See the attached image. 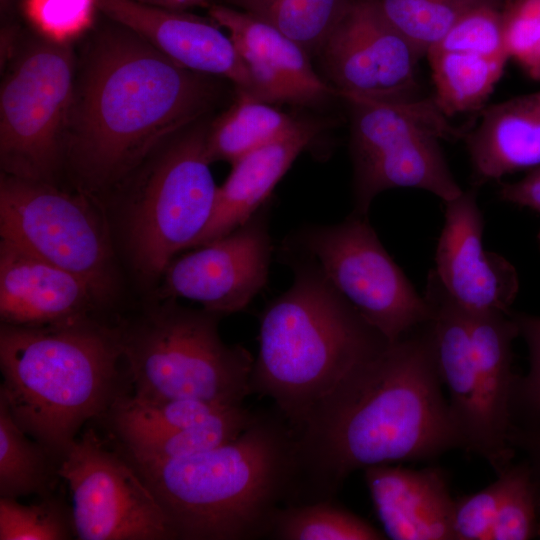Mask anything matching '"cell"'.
<instances>
[{
  "instance_id": "1",
  "label": "cell",
  "mask_w": 540,
  "mask_h": 540,
  "mask_svg": "<svg viewBox=\"0 0 540 540\" xmlns=\"http://www.w3.org/2000/svg\"><path fill=\"white\" fill-rule=\"evenodd\" d=\"M429 320L352 370L297 432L299 503L328 499L355 470L460 448Z\"/></svg>"
},
{
  "instance_id": "2",
  "label": "cell",
  "mask_w": 540,
  "mask_h": 540,
  "mask_svg": "<svg viewBox=\"0 0 540 540\" xmlns=\"http://www.w3.org/2000/svg\"><path fill=\"white\" fill-rule=\"evenodd\" d=\"M78 76L65 163L90 195L121 186L219 96L214 77L180 66L119 24L94 37Z\"/></svg>"
},
{
  "instance_id": "3",
  "label": "cell",
  "mask_w": 540,
  "mask_h": 540,
  "mask_svg": "<svg viewBox=\"0 0 540 540\" xmlns=\"http://www.w3.org/2000/svg\"><path fill=\"white\" fill-rule=\"evenodd\" d=\"M296 434L283 416L254 414L234 440L189 457L125 456L168 516L178 539L269 536L280 504L298 496Z\"/></svg>"
},
{
  "instance_id": "4",
  "label": "cell",
  "mask_w": 540,
  "mask_h": 540,
  "mask_svg": "<svg viewBox=\"0 0 540 540\" xmlns=\"http://www.w3.org/2000/svg\"><path fill=\"white\" fill-rule=\"evenodd\" d=\"M279 254L293 281L260 316L250 389L273 400L297 433L319 403L389 341L311 257L283 247Z\"/></svg>"
},
{
  "instance_id": "5",
  "label": "cell",
  "mask_w": 540,
  "mask_h": 540,
  "mask_svg": "<svg viewBox=\"0 0 540 540\" xmlns=\"http://www.w3.org/2000/svg\"><path fill=\"white\" fill-rule=\"evenodd\" d=\"M0 369V396L12 417L58 463L86 422L132 393L116 323L96 317L1 323Z\"/></svg>"
},
{
  "instance_id": "6",
  "label": "cell",
  "mask_w": 540,
  "mask_h": 540,
  "mask_svg": "<svg viewBox=\"0 0 540 540\" xmlns=\"http://www.w3.org/2000/svg\"><path fill=\"white\" fill-rule=\"evenodd\" d=\"M423 295L430 309L437 369L449 391L460 448L481 456L499 474L515 455L509 434L517 379L512 345L519 330L512 311H465L433 269Z\"/></svg>"
},
{
  "instance_id": "7",
  "label": "cell",
  "mask_w": 540,
  "mask_h": 540,
  "mask_svg": "<svg viewBox=\"0 0 540 540\" xmlns=\"http://www.w3.org/2000/svg\"><path fill=\"white\" fill-rule=\"evenodd\" d=\"M222 317L167 299L134 319L115 322L132 395L242 405L251 393L254 358L243 346L221 339Z\"/></svg>"
},
{
  "instance_id": "8",
  "label": "cell",
  "mask_w": 540,
  "mask_h": 540,
  "mask_svg": "<svg viewBox=\"0 0 540 540\" xmlns=\"http://www.w3.org/2000/svg\"><path fill=\"white\" fill-rule=\"evenodd\" d=\"M207 130L197 121L178 132L122 184L129 188L122 210L125 248L144 281L161 278L210 220L217 186Z\"/></svg>"
},
{
  "instance_id": "9",
  "label": "cell",
  "mask_w": 540,
  "mask_h": 540,
  "mask_svg": "<svg viewBox=\"0 0 540 540\" xmlns=\"http://www.w3.org/2000/svg\"><path fill=\"white\" fill-rule=\"evenodd\" d=\"M341 98L349 103L352 116V213L368 217L374 198L393 188L426 190L444 202L463 192L439 143L459 138L461 132L450 125L435 101Z\"/></svg>"
},
{
  "instance_id": "10",
  "label": "cell",
  "mask_w": 540,
  "mask_h": 540,
  "mask_svg": "<svg viewBox=\"0 0 540 540\" xmlns=\"http://www.w3.org/2000/svg\"><path fill=\"white\" fill-rule=\"evenodd\" d=\"M0 240L84 280L101 304L116 292L115 255L100 208L86 192L1 174Z\"/></svg>"
},
{
  "instance_id": "11",
  "label": "cell",
  "mask_w": 540,
  "mask_h": 540,
  "mask_svg": "<svg viewBox=\"0 0 540 540\" xmlns=\"http://www.w3.org/2000/svg\"><path fill=\"white\" fill-rule=\"evenodd\" d=\"M75 82L70 44L40 38L24 47L1 86L3 174L54 183L65 163Z\"/></svg>"
},
{
  "instance_id": "12",
  "label": "cell",
  "mask_w": 540,
  "mask_h": 540,
  "mask_svg": "<svg viewBox=\"0 0 540 540\" xmlns=\"http://www.w3.org/2000/svg\"><path fill=\"white\" fill-rule=\"evenodd\" d=\"M281 247L311 257L333 286L389 342L430 319V309L386 251L368 217L351 213L328 225H306Z\"/></svg>"
},
{
  "instance_id": "13",
  "label": "cell",
  "mask_w": 540,
  "mask_h": 540,
  "mask_svg": "<svg viewBox=\"0 0 540 540\" xmlns=\"http://www.w3.org/2000/svg\"><path fill=\"white\" fill-rule=\"evenodd\" d=\"M116 448V447H115ZM79 540H175L163 508L125 456L88 427L59 460Z\"/></svg>"
},
{
  "instance_id": "14",
  "label": "cell",
  "mask_w": 540,
  "mask_h": 540,
  "mask_svg": "<svg viewBox=\"0 0 540 540\" xmlns=\"http://www.w3.org/2000/svg\"><path fill=\"white\" fill-rule=\"evenodd\" d=\"M270 203L229 234L174 258L162 275L163 299H187L226 316L244 310L269 278Z\"/></svg>"
},
{
  "instance_id": "15",
  "label": "cell",
  "mask_w": 540,
  "mask_h": 540,
  "mask_svg": "<svg viewBox=\"0 0 540 540\" xmlns=\"http://www.w3.org/2000/svg\"><path fill=\"white\" fill-rule=\"evenodd\" d=\"M319 54L338 96L375 99L409 98L421 58L372 0H351Z\"/></svg>"
},
{
  "instance_id": "16",
  "label": "cell",
  "mask_w": 540,
  "mask_h": 540,
  "mask_svg": "<svg viewBox=\"0 0 540 540\" xmlns=\"http://www.w3.org/2000/svg\"><path fill=\"white\" fill-rule=\"evenodd\" d=\"M436 252V276L465 311L509 312L519 290L515 267L483 245L484 220L475 190L444 202Z\"/></svg>"
},
{
  "instance_id": "17",
  "label": "cell",
  "mask_w": 540,
  "mask_h": 540,
  "mask_svg": "<svg viewBox=\"0 0 540 540\" xmlns=\"http://www.w3.org/2000/svg\"><path fill=\"white\" fill-rule=\"evenodd\" d=\"M97 5L110 19L144 38L180 66L227 79L236 93L260 99L232 39L212 19L133 0H97Z\"/></svg>"
},
{
  "instance_id": "18",
  "label": "cell",
  "mask_w": 540,
  "mask_h": 540,
  "mask_svg": "<svg viewBox=\"0 0 540 540\" xmlns=\"http://www.w3.org/2000/svg\"><path fill=\"white\" fill-rule=\"evenodd\" d=\"M209 15L227 30L262 101L313 106L338 96L314 71L310 55L276 28L224 5H212Z\"/></svg>"
},
{
  "instance_id": "19",
  "label": "cell",
  "mask_w": 540,
  "mask_h": 540,
  "mask_svg": "<svg viewBox=\"0 0 540 540\" xmlns=\"http://www.w3.org/2000/svg\"><path fill=\"white\" fill-rule=\"evenodd\" d=\"M102 304L80 277L0 240L1 323L43 326L95 317Z\"/></svg>"
},
{
  "instance_id": "20",
  "label": "cell",
  "mask_w": 540,
  "mask_h": 540,
  "mask_svg": "<svg viewBox=\"0 0 540 540\" xmlns=\"http://www.w3.org/2000/svg\"><path fill=\"white\" fill-rule=\"evenodd\" d=\"M364 479L383 526L394 540H450L454 500L446 472L383 464L364 469Z\"/></svg>"
},
{
  "instance_id": "21",
  "label": "cell",
  "mask_w": 540,
  "mask_h": 540,
  "mask_svg": "<svg viewBox=\"0 0 540 540\" xmlns=\"http://www.w3.org/2000/svg\"><path fill=\"white\" fill-rule=\"evenodd\" d=\"M323 124L297 119L288 131L233 162L227 179L217 186L209 222L188 249L229 234L269 201L275 186L322 131Z\"/></svg>"
},
{
  "instance_id": "22",
  "label": "cell",
  "mask_w": 540,
  "mask_h": 540,
  "mask_svg": "<svg viewBox=\"0 0 540 540\" xmlns=\"http://www.w3.org/2000/svg\"><path fill=\"white\" fill-rule=\"evenodd\" d=\"M467 148L476 177L498 180L540 166V101L535 93L484 110L468 135Z\"/></svg>"
},
{
  "instance_id": "23",
  "label": "cell",
  "mask_w": 540,
  "mask_h": 540,
  "mask_svg": "<svg viewBox=\"0 0 540 540\" xmlns=\"http://www.w3.org/2000/svg\"><path fill=\"white\" fill-rule=\"evenodd\" d=\"M435 103L450 116L479 108L500 80L507 57L473 49L431 48L426 54Z\"/></svg>"
},
{
  "instance_id": "24",
  "label": "cell",
  "mask_w": 540,
  "mask_h": 540,
  "mask_svg": "<svg viewBox=\"0 0 540 540\" xmlns=\"http://www.w3.org/2000/svg\"><path fill=\"white\" fill-rule=\"evenodd\" d=\"M296 121L270 103L236 93L233 104L208 125L206 149L209 160L232 164L288 131Z\"/></svg>"
},
{
  "instance_id": "25",
  "label": "cell",
  "mask_w": 540,
  "mask_h": 540,
  "mask_svg": "<svg viewBox=\"0 0 540 540\" xmlns=\"http://www.w3.org/2000/svg\"><path fill=\"white\" fill-rule=\"evenodd\" d=\"M58 461L12 417L0 396V497L53 494Z\"/></svg>"
},
{
  "instance_id": "26",
  "label": "cell",
  "mask_w": 540,
  "mask_h": 540,
  "mask_svg": "<svg viewBox=\"0 0 540 540\" xmlns=\"http://www.w3.org/2000/svg\"><path fill=\"white\" fill-rule=\"evenodd\" d=\"M254 414L243 405L227 408L193 425L169 431L143 434L116 447L142 459L171 460L199 454L236 439L251 423Z\"/></svg>"
},
{
  "instance_id": "27",
  "label": "cell",
  "mask_w": 540,
  "mask_h": 540,
  "mask_svg": "<svg viewBox=\"0 0 540 540\" xmlns=\"http://www.w3.org/2000/svg\"><path fill=\"white\" fill-rule=\"evenodd\" d=\"M235 9L271 25L310 56L319 54L351 0H228ZM233 7V8H234Z\"/></svg>"
},
{
  "instance_id": "28",
  "label": "cell",
  "mask_w": 540,
  "mask_h": 540,
  "mask_svg": "<svg viewBox=\"0 0 540 540\" xmlns=\"http://www.w3.org/2000/svg\"><path fill=\"white\" fill-rule=\"evenodd\" d=\"M270 538L281 540H378L384 535L329 499L288 504L275 514Z\"/></svg>"
},
{
  "instance_id": "29",
  "label": "cell",
  "mask_w": 540,
  "mask_h": 540,
  "mask_svg": "<svg viewBox=\"0 0 540 540\" xmlns=\"http://www.w3.org/2000/svg\"><path fill=\"white\" fill-rule=\"evenodd\" d=\"M497 476L499 496L488 540L540 536V469L526 457Z\"/></svg>"
},
{
  "instance_id": "30",
  "label": "cell",
  "mask_w": 540,
  "mask_h": 540,
  "mask_svg": "<svg viewBox=\"0 0 540 540\" xmlns=\"http://www.w3.org/2000/svg\"><path fill=\"white\" fill-rule=\"evenodd\" d=\"M384 18L422 56L469 11L503 0H372Z\"/></svg>"
},
{
  "instance_id": "31",
  "label": "cell",
  "mask_w": 540,
  "mask_h": 540,
  "mask_svg": "<svg viewBox=\"0 0 540 540\" xmlns=\"http://www.w3.org/2000/svg\"><path fill=\"white\" fill-rule=\"evenodd\" d=\"M75 537L72 510L53 494L34 504L0 497V540H67Z\"/></svg>"
},
{
  "instance_id": "32",
  "label": "cell",
  "mask_w": 540,
  "mask_h": 540,
  "mask_svg": "<svg viewBox=\"0 0 540 540\" xmlns=\"http://www.w3.org/2000/svg\"><path fill=\"white\" fill-rule=\"evenodd\" d=\"M501 19L508 58L540 81V0H507Z\"/></svg>"
},
{
  "instance_id": "33",
  "label": "cell",
  "mask_w": 540,
  "mask_h": 540,
  "mask_svg": "<svg viewBox=\"0 0 540 540\" xmlns=\"http://www.w3.org/2000/svg\"><path fill=\"white\" fill-rule=\"evenodd\" d=\"M97 0H25L24 12L42 38L70 44L93 24Z\"/></svg>"
},
{
  "instance_id": "34",
  "label": "cell",
  "mask_w": 540,
  "mask_h": 540,
  "mask_svg": "<svg viewBox=\"0 0 540 540\" xmlns=\"http://www.w3.org/2000/svg\"><path fill=\"white\" fill-rule=\"evenodd\" d=\"M519 335L528 346L530 369L517 376L512 398V426L540 429V316L512 312Z\"/></svg>"
},
{
  "instance_id": "35",
  "label": "cell",
  "mask_w": 540,
  "mask_h": 540,
  "mask_svg": "<svg viewBox=\"0 0 540 540\" xmlns=\"http://www.w3.org/2000/svg\"><path fill=\"white\" fill-rule=\"evenodd\" d=\"M499 496L497 480L482 490L454 500L453 531L456 540H488Z\"/></svg>"
},
{
  "instance_id": "36",
  "label": "cell",
  "mask_w": 540,
  "mask_h": 540,
  "mask_svg": "<svg viewBox=\"0 0 540 540\" xmlns=\"http://www.w3.org/2000/svg\"><path fill=\"white\" fill-rule=\"evenodd\" d=\"M499 196L503 201L540 213V166L517 182L503 184Z\"/></svg>"
},
{
  "instance_id": "37",
  "label": "cell",
  "mask_w": 540,
  "mask_h": 540,
  "mask_svg": "<svg viewBox=\"0 0 540 540\" xmlns=\"http://www.w3.org/2000/svg\"><path fill=\"white\" fill-rule=\"evenodd\" d=\"M509 441L540 469V429L511 428Z\"/></svg>"
},
{
  "instance_id": "38",
  "label": "cell",
  "mask_w": 540,
  "mask_h": 540,
  "mask_svg": "<svg viewBox=\"0 0 540 540\" xmlns=\"http://www.w3.org/2000/svg\"><path fill=\"white\" fill-rule=\"evenodd\" d=\"M142 4L151 5L155 7L185 11L187 9L206 6L208 0H133Z\"/></svg>"
},
{
  "instance_id": "39",
  "label": "cell",
  "mask_w": 540,
  "mask_h": 540,
  "mask_svg": "<svg viewBox=\"0 0 540 540\" xmlns=\"http://www.w3.org/2000/svg\"><path fill=\"white\" fill-rule=\"evenodd\" d=\"M535 95H536V97H537V98L539 99V101H540V92L535 93Z\"/></svg>"
},
{
  "instance_id": "40",
  "label": "cell",
  "mask_w": 540,
  "mask_h": 540,
  "mask_svg": "<svg viewBox=\"0 0 540 540\" xmlns=\"http://www.w3.org/2000/svg\"><path fill=\"white\" fill-rule=\"evenodd\" d=\"M539 241H540V234H539Z\"/></svg>"
}]
</instances>
